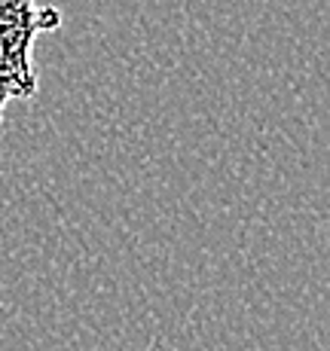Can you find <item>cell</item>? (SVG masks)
<instances>
[{
  "mask_svg": "<svg viewBox=\"0 0 330 351\" xmlns=\"http://www.w3.org/2000/svg\"><path fill=\"white\" fill-rule=\"evenodd\" d=\"M62 25V10L37 6V0H0V123L10 101L37 95L34 40Z\"/></svg>",
  "mask_w": 330,
  "mask_h": 351,
  "instance_id": "1",
  "label": "cell"
}]
</instances>
